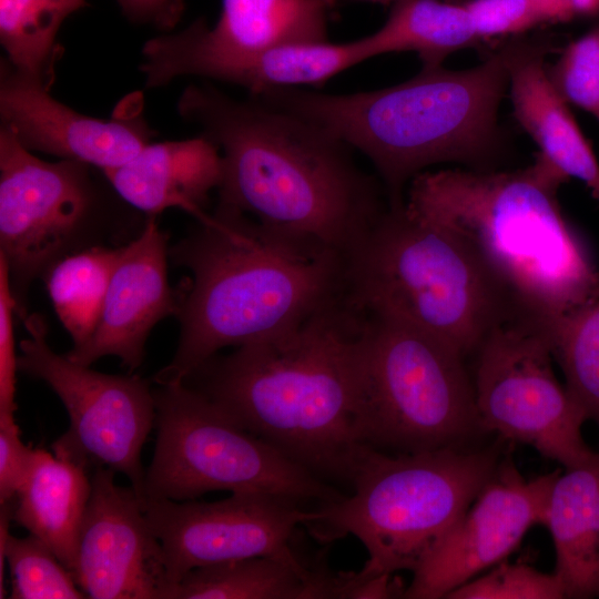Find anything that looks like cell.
<instances>
[{
  "label": "cell",
  "mask_w": 599,
  "mask_h": 599,
  "mask_svg": "<svg viewBox=\"0 0 599 599\" xmlns=\"http://www.w3.org/2000/svg\"><path fill=\"white\" fill-rule=\"evenodd\" d=\"M169 258L192 277L180 285V338L158 385L181 384L221 349L284 332L347 291L345 255L219 202Z\"/></svg>",
  "instance_id": "3"
},
{
  "label": "cell",
  "mask_w": 599,
  "mask_h": 599,
  "mask_svg": "<svg viewBox=\"0 0 599 599\" xmlns=\"http://www.w3.org/2000/svg\"><path fill=\"white\" fill-rule=\"evenodd\" d=\"M337 573L311 567L296 552L256 556L194 568L165 599H333Z\"/></svg>",
  "instance_id": "22"
},
{
  "label": "cell",
  "mask_w": 599,
  "mask_h": 599,
  "mask_svg": "<svg viewBox=\"0 0 599 599\" xmlns=\"http://www.w3.org/2000/svg\"><path fill=\"white\" fill-rule=\"evenodd\" d=\"M355 352V428L386 454L486 444L468 361L444 341L365 311Z\"/></svg>",
  "instance_id": "8"
},
{
  "label": "cell",
  "mask_w": 599,
  "mask_h": 599,
  "mask_svg": "<svg viewBox=\"0 0 599 599\" xmlns=\"http://www.w3.org/2000/svg\"><path fill=\"white\" fill-rule=\"evenodd\" d=\"M90 494L85 468L37 448L12 502V519L43 541L71 571Z\"/></svg>",
  "instance_id": "23"
},
{
  "label": "cell",
  "mask_w": 599,
  "mask_h": 599,
  "mask_svg": "<svg viewBox=\"0 0 599 599\" xmlns=\"http://www.w3.org/2000/svg\"><path fill=\"white\" fill-rule=\"evenodd\" d=\"M515 40L480 64L422 68L385 89L348 94L288 87L253 95L324 128L373 163L390 206L404 204L410 181L440 163L495 170L507 150L498 122L509 88Z\"/></svg>",
  "instance_id": "4"
},
{
  "label": "cell",
  "mask_w": 599,
  "mask_h": 599,
  "mask_svg": "<svg viewBox=\"0 0 599 599\" xmlns=\"http://www.w3.org/2000/svg\"><path fill=\"white\" fill-rule=\"evenodd\" d=\"M21 321L28 337L20 342L19 370L48 384L70 418L67 433L52 444L53 454L87 470L105 467L125 475L143 502L141 451L155 420L150 382L100 373L57 354L42 315L28 313Z\"/></svg>",
  "instance_id": "12"
},
{
  "label": "cell",
  "mask_w": 599,
  "mask_h": 599,
  "mask_svg": "<svg viewBox=\"0 0 599 599\" xmlns=\"http://www.w3.org/2000/svg\"><path fill=\"white\" fill-rule=\"evenodd\" d=\"M16 301L7 263L0 256V417H14L18 355L14 345Z\"/></svg>",
  "instance_id": "32"
},
{
  "label": "cell",
  "mask_w": 599,
  "mask_h": 599,
  "mask_svg": "<svg viewBox=\"0 0 599 599\" xmlns=\"http://www.w3.org/2000/svg\"><path fill=\"white\" fill-rule=\"evenodd\" d=\"M546 319L516 308L468 359L480 422L490 435L532 447L565 469L590 461L588 420L556 377Z\"/></svg>",
  "instance_id": "11"
},
{
  "label": "cell",
  "mask_w": 599,
  "mask_h": 599,
  "mask_svg": "<svg viewBox=\"0 0 599 599\" xmlns=\"http://www.w3.org/2000/svg\"><path fill=\"white\" fill-rule=\"evenodd\" d=\"M549 22H569L599 14V0H534Z\"/></svg>",
  "instance_id": "36"
},
{
  "label": "cell",
  "mask_w": 599,
  "mask_h": 599,
  "mask_svg": "<svg viewBox=\"0 0 599 599\" xmlns=\"http://www.w3.org/2000/svg\"><path fill=\"white\" fill-rule=\"evenodd\" d=\"M545 526L566 598H599V451L587 464L559 474Z\"/></svg>",
  "instance_id": "21"
},
{
  "label": "cell",
  "mask_w": 599,
  "mask_h": 599,
  "mask_svg": "<svg viewBox=\"0 0 599 599\" xmlns=\"http://www.w3.org/2000/svg\"><path fill=\"white\" fill-rule=\"evenodd\" d=\"M463 4L480 41L548 23L534 0H468Z\"/></svg>",
  "instance_id": "31"
},
{
  "label": "cell",
  "mask_w": 599,
  "mask_h": 599,
  "mask_svg": "<svg viewBox=\"0 0 599 599\" xmlns=\"http://www.w3.org/2000/svg\"><path fill=\"white\" fill-rule=\"evenodd\" d=\"M569 180L539 153L517 170L425 171L408 184L404 207L465 240L520 308L549 322L599 287L597 264L558 199Z\"/></svg>",
  "instance_id": "5"
},
{
  "label": "cell",
  "mask_w": 599,
  "mask_h": 599,
  "mask_svg": "<svg viewBox=\"0 0 599 599\" xmlns=\"http://www.w3.org/2000/svg\"><path fill=\"white\" fill-rule=\"evenodd\" d=\"M369 59L390 52H415L423 68L479 43L464 4L441 0H397L375 32L363 37Z\"/></svg>",
  "instance_id": "24"
},
{
  "label": "cell",
  "mask_w": 599,
  "mask_h": 599,
  "mask_svg": "<svg viewBox=\"0 0 599 599\" xmlns=\"http://www.w3.org/2000/svg\"><path fill=\"white\" fill-rule=\"evenodd\" d=\"M546 328L567 390L599 429V287Z\"/></svg>",
  "instance_id": "27"
},
{
  "label": "cell",
  "mask_w": 599,
  "mask_h": 599,
  "mask_svg": "<svg viewBox=\"0 0 599 599\" xmlns=\"http://www.w3.org/2000/svg\"><path fill=\"white\" fill-rule=\"evenodd\" d=\"M335 0H223L216 23L199 19L183 31L145 42L140 70L149 89L194 75L213 60L288 44L328 41Z\"/></svg>",
  "instance_id": "16"
},
{
  "label": "cell",
  "mask_w": 599,
  "mask_h": 599,
  "mask_svg": "<svg viewBox=\"0 0 599 599\" xmlns=\"http://www.w3.org/2000/svg\"><path fill=\"white\" fill-rule=\"evenodd\" d=\"M153 395L156 441L145 498L184 501L214 490L260 491L317 509L345 497L184 383L158 385Z\"/></svg>",
  "instance_id": "9"
},
{
  "label": "cell",
  "mask_w": 599,
  "mask_h": 599,
  "mask_svg": "<svg viewBox=\"0 0 599 599\" xmlns=\"http://www.w3.org/2000/svg\"><path fill=\"white\" fill-rule=\"evenodd\" d=\"M559 577L527 564L502 560L479 577L450 591L445 599H562Z\"/></svg>",
  "instance_id": "29"
},
{
  "label": "cell",
  "mask_w": 599,
  "mask_h": 599,
  "mask_svg": "<svg viewBox=\"0 0 599 599\" xmlns=\"http://www.w3.org/2000/svg\"><path fill=\"white\" fill-rule=\"evenodd\" d=\"M122 13L138 24H150L170 31L180 21L184 3L182 0H118Z\"/></svg>",
  "instance_id": "35"
},
{
  "label": "cell",
  "mask_w": 599,
  "mask_h": 599,
  "mask_svg": "<svg viewBox=\"0 0 599 599\" xmlns=\"http://www.w3.org/2000/svg\"><path fill=\"white\" fill-rule=\"evenodd\" d=\"M49 88L1 59V128L27 150L103 171L125 163L151 143L154 131L139 109L121 111L112 119L93 118L53 99Z\"/></svg>",
  "instance_id": "17"
},
{
  "label": "cell",
  "mask_w": 599,
  "mask_h": 599,
  "mask_svg": "<svg viewBox=\"0 0 599 599\" xmlns=\"http://www.w3.org/2000/svg\"><path fill=\"white\" fill-rule=\"evenodd\" d=\"M365 314L345 295L284 332L214 355L183 383L316 477L352 485L368 447L355 428Z\"/></svg>",
  "instance_id": "2"
},
{
  "label": "cell",
  "mask_w": 599,
  "mask_h": 599,
  "mask_svg": "<svg viewBox=\"0 0 599 599\" xmlns=\"http://www.w3.org/2000/svg\"><path fill=\"white\" fill-rule=\"evenodd\" d=\"M177 112L221 152L217 202L270 230L348 258L389 207L383 183L359 169L351 146L308 119L209 83L185 88Z\"/></svg>",
  "instance_id": "1"
},
{
  "label": "cell",
  "mask_w": 599,
  "mask_h": 599,
  "mask_svg": "<svg viewBox=\"0 0 599 599\" xmlns=\"http://www.w3.org/2000/svg\"><path fill=\"white\" fill-rule=\"evenodd\" d=\"M365 1H372V2H380V3H387V2H390V1H397V0H365Z\"/></svg>",
  "instance_id": "37"
},
{
  "label": "cell",
  "mask_w": 599,
  "mask_h": 599,
  "mask_svg": "<svg viewBox=\"0 0 599 599\" xmlns=\"http://www.w3.org/2000/svg\"><path fill=\"white\" fill-rule=\"evenodd\" d=\"M87 0H0V42L20 73L50 87L64 20Z\"/></svg>",
  "instance_id": "26"
},
{
  "label": "cell",
  "mask_w": 599,
  "mask_h": 599,
  "mask_svg": "<svg viewBox=\"0 0 599 599\" xmlns=\"http://www.w3.org/2000/svg\"><path fill=\"white\" fill-rule=\"evenodd\" d=\"M142 507L162 545L171 586L197 567L294 555V530L316 517V509L260 491L213 502L145 498Z\"/></svg>",
  "instance_id": "13"
},
{
  "label": "cell",
  "mask_w": 599,
  "mask_h": 599,
  "mask_svg": "<svg viewBox=\"0 0 599 599\" xmlns=\"http://www.w3.org/2000/svg\"><path fill=\"white\" fill-rule=\"evenodd\" d=\"M101 172L123 201L146 216L180 207L202 220L211 192L221 186L223 160L219 148L200 134L149 143L125 163Z\"/></svg>",
  "instance_id": "19"
},
{
  "label": "cell",
  "mask_w": 599,
  "mask_h": 599,
  "mask_svg": "<svg viewBox=\"0 0 599 599\" xmlns=\"http://www.w3.org/2000/svg\"><path fill=\"white\" fill-rule=\"evenodd\" d=\"M560 473L526 478L504 455L465 514L413 571L404 598H445L505 560L531 527L545 526L551 488Z\"/></svg>",
  "instance_id": "14"
},
{
  "label": "cell",
  "mask_w": 599,
  "mask_h": 599,
  "mask_svg": "<svg viewBox=\"0 0 599 599\" xmlns=\"http://www.w3.org/2000/svg\"><path fill=\"white\" fill-rule=\"evenodd\" d=\"M0 598H3V564L9 565L12 599H83L72 572L40 539L9 534L13 505L0 504Z\"/></svg>",
  "instance_id": "28"
},
{
  "label": "cell",
  "mask_w": 599,
  "mask_h": 599,
  "mask_svg": "<svg viewBox=\"0 0 599 599\" xmlns=\"http://www.w3.org/2000/svg\"><path fill=\"white\" fill-rule=\"evenodd\" d=\"M394 573L362 576L358 572H339L337 599H392L404 598L406 588Z\"/></svg>",
  "instance_id": "34"
},
{
  "label": "cell",
  "mask_w": 599,
  "mask_h": 599,
  "mask_svg": "<svg viewBox=\"0 0 599 599\" xmlns=\"http://www.w3.org/2000/svg\"><path fill=\"white\" fill-rule=\"evenodd\" d=\"M88 163L33 155L0 128V256L7 263L16 315H28L32 282L61 258L94 245L126 204Z\"/></svg>",
  "instance_id": "10"
},
{
  "label": "cell",
  "mask_w": 599,
  "mask_h": 599,
  "mask_svg": "<svg viewBox=\"0 0 599 599\" xmlns=\"http://www.w3.org/2000/svg\"><path fill=\"white\" fill-rule=\"evenodd\" d=\"M505 440L464 449L386 454L367 447L353 493L316 509L315 539L355 536L368 559L362 576L415 571L465 514L505 455Z\"/></svg>",
  "instance_id": "7"
},
{
  "label": "cell",
  "mask_w": 599,
  "mask_h": 599,
  "mask_svg": "<svg viewBox=\"0 0 599 599\" xmlns=\"http://www.w3.org/2000/svg\"><path fill=\"white\" fill-rule=\"evenodd\" d=\"M167 258V236L155 216H146L139 235L122 245L93 334L65 356L85 366L116 356L129 372L136 369L152 328L180 311L181 286L169 284Z\"/></svg>",
  "instance_id": "18"
},
{
  "label": "cell",
  "mask_w": 599,
  "mask_h": 599,
  "mask_svg": "<svg viewBox=\"0 0 599 599\" xmlns=\"http://www.w3.org/2000/svg\"><path fill=\"white\" fill-rule=\"evenodd\" d=\"M547 69L562 99L599 121V26L569 43Z\"/></svg>",
  "instance_id": "30"
},
{
  "label": "cell",
  "mask_w": 599,
  "mask_h": 599,
  "mask_svg": "<svg viewBox=\"0 0 599 599\" xmlns=\"http://www.w3.org/2000/svg\"><path fill=\"white\" fill-rule=\"evenodd\" d=\"M34 450L21 440L14 417H0V504L13 502Z\"/></svg>",
  "instance_id": "33"
},
{
  "label": "cell",
  "mask_w": 599,
  "mask_h": 599,
  "mask_svg": "<svg viewBox=\"0 0 599 599\" xmlns=\"http://www.w3.org/2000/svg\"><path fill=\"white\" fill-rule=\"evenodd\" d=\"M115 473L93 470L73 568L78 586L93 599H165L171 582L162 545L135 490Z\"/></svg>",
  "instance_id": "15"
},
{
  "label": "cell",
  "mask_w": 599,
  "mask_h": 599,
  "mask_svg": "<svg viewBox=\"0 0 599 599\" xmlns=\"http://www.w3.org/2000/svg\"><path fill=\"white\" fill-rule=\"evenodd\" d=\"M122 245H94L68 255L42 276L54 312L70 334L73 347L85 344L102 313Z\"/></svg>",
  "instance_id": "25"
},
{
  "label": "cell",
  "mask_w": 599,
  "mask_h": 599,
  "mask_svg": "<svg viewBox=\"0 0 599 599\" xmlns=\"http://www.w3.org/2000/svg\"><path fill=\"white\" fill-rule=\"evenodd\" d=\"M347 296L456 348L467 361L519 306L460 236L390 206L347 258Z\"/></svg>",
  "instance_id": "6"
},
{
  "label": "cell",
  "mask_w": 599,
  "mask_h": 599,
  "mask_svg": "<svg viewBox=\"0 0 599 599\" xmlns=\"http://www.w3.org/2000/svg\"><path fill=\"white\" fill-rule=\"evenodd\" d=\"M548 45L515 40L509 62L514 115L539 154L569 179L581 181L599 202V161L569 104L554 88L545 57Z\"/></svg>",
  "instance_id": "20"
}]
</instances>
